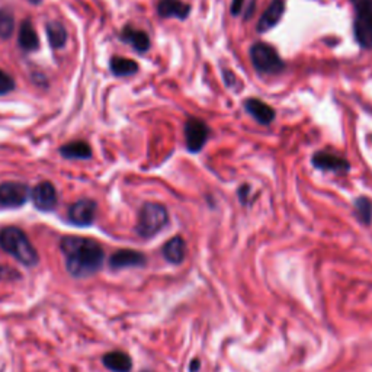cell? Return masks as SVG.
<instances>
[{
  "mask_svg": "<svg viewBox=\"0 0 372 372\" xmlns=\"http://www.w3.org/2000/svg\"><path fill=\"white\" fill-rule=\"evenodd\" d=\"M60 247L66 259V268L75 278L92 277L104 265L105 253L98 242L67 236L61 240Z\"/></svg>",
  "mask_w": 372,
  "mask_h": 372,
  "instance_id": "obj_1",
  "label": "cell"
},
{
  "mask_svg": "<svg viewBox=\"0 0 372 372\" xmlns=\"http://www.w3.org/2000/svg\"><path fill=\"white\" fill-rule=\"evenodd\" d=\"M0 247L15 257L19 264L32 268L38 264L39 256L28 236L18 227H5L0 230Z\"/></svg>",
  "mask_w": 372,
  "mask_h": 372,
  "instance_id": "obj_2",
  "label": "cell"
},
{
  "mask_svg": "<svg viewBox=\"0 0 372 372\" xmlns=\"http://www.w3.org/2000/svg\"><path fill=\"white\" fill-rule=\"evenodd\" d=\"M169 222L168 210L160 204L147 202L143 205L139 214V223H137V233L144 239H150L163 230Z\"/></svg>",
  "mask_w": 372,
  "mask_h": 372,
  "instance_id": "obj_3",
  "label": "cell"
},
{
  "mask_svg": "<svg viewBox=\"0 0 372 372\" xmlns=\"http://www.w3.org/2000/svg\"><path fill=\"white\" fill-rule=\"evenodd\" d=\"M355 10L353 34L362 48H372V0H351Z\"/></svg>",
  "mask_w": 372,
  "mask_h": 372,
  "instance_id": "obj_4",
  "label": "cell"
},
{
  "mask_svg": "<svg viewBox=\"0 0 372 372\" xmlns=\"http://www.w3.org/2000/svg\"><path fill=\"white\" fill-rule=\"evenodd\" d=\"M253 67L262 75H278L285 68L284 60L273 47L265 43H255L251 48Z\"/></svg>",
  "mask_w": 372,
  "mask_h": 372,
  "instance_id": "obj_5",
  "label": "cell"
},
{
  "mask_svg": "<svg viewBox=\"0 0 372 372\" xmlns=\"http://www.w3.org/2000/svg\"><path fill=\"white\" fill-rule=\"evenodd\" d=\"M210 128L199 118H189L185 124V140L186 147L192 153H198L208 140Z\"/></svg>",
  "mask_w": 372,
  "mask_h": 372,
  "instance_id": "obj_6",
  "label": "cell"
},
{
  "mask_svg": "<svg viewBox=\"0 0 372 372\" xmlns=\"http://www.w3.org/2000/svg\"><path fill=\"white\" fill-rule=\"evenodd\" d=\"M30 197V189L21 182H5L0 185V205L6 208L22 206Z\"/></svg>",
  "mask_w": 372,
  "mask_h": 372,
  "instance_id": "obj_7",
  "label": "cell"
},
{
  "mask_svg": "<svg viewBox=\"0 0 372 372\" xmlns=\"http://www.w3.org/2000/svg\"><path fill=\"white\" fill-rule=\"evenodd\" d=\"M96 204L92 199H79L76 201L70 210H68V218L75 226L88 227L95 222Z\"/></svg>",
  "mask_w": 372,
  "mask_h": 372,
  "instance_id": "obj_8",
  "label": "cell"
},
{
  "mask_svg": "<svg viewBox=\"0 0 372 372\" xmlns=\"http://www.w3.org/2000/svg\"><path fill=\"white\" fill-rule=\"evenodd\" d=\"M313 164L320 170L333 173H346L351 169V164L346 159L339 157L329 151H319L313 156Z\"/></svg>",
  "mask_w": 372,
  "mask_h": 372,
  "instance_id": "obj_9",
  "label": "cell"
},
{
  "mask_svg": "<svg viewBox=\"0 0 372 372\" xmlns=\"http://www.w3.org/2000/svg\"><path fill=\"white\" fill-rule=\"evenodd\" d=\"M32 202L39 211H51L57 205V192L51 182L38 184L32 192Z\"/></svg>",
  "mask_w": 372,
  "mask_h": 372,
  "instance_id": "obj_10",
  "label": "cell"
},
{
  "mask_svg": "<svg viewBox=\"0 0 372 372\" xmlns=\"http://www.w3.org/2000/svg\"><path fill=\"white\" fill-rule=\"evenodd\" d=\"M285 10V2L284 0H272L266 10L264 12V15L257 22V32H268L272 30L275 25H278L281 21Z\"/></svg>",
  "mask_w": 372,
  "mask_h": 372,
  "instance_id": "obj_11",
  "label": "cell"
},
{
  "mask_svg": "<svg viewBox=\"0 0 372 372\" xmlns=\"http://www.w3.org/2000/svg\"><path fill=\"white\" fill-rule=\"evenodd\" d=\"M109 264L114 269H124V268H133V266H143L146 264V257L143 253L124 249L118 251L111 256Z\"/></svg>",
  "mask_w": 372,
  "mask_h": 372,
  "instance_id": "obj_12",
  "label": "cell"
},
{
  "mask_svg": "<svg viewBox=\"0 0 372 372\" xmlns=\"http://www.w3.org/2000/svg\"><path fill=\"white\" fill-rule=\"evenodd\" d=\"M244 108H246V111L249 112L259 124H264V126H269V124L275 118L273 109L268 104L262 102V101H259L256 98L246 99Z\"/></svg>",
  "mask_w": 372,
  "mask_h": 372,
  "instance_id": "obj_13",
  "label": "cell"
},
{
  "mask_svg": "<svg viewBox=\"0 0 372 372\" xmlns=\"http://www.w3.org/2000/svg\"><path fill=\"white\" fill-rule=\"evenodd\" d=\"M157 12L161 18L186 19L190 12V6L184 3L182 0H160Z\"/></svg>",
  "mask_w": 372,
  "mask_h": 372,
  "instance_id": "obj_14",
  "label": "cell"
},
{
  "mask_svg": "<svg viewBox=\"0 0 372 372\" xmlns=\"http://www.w3.org/2000/svg\"><path fill=\"white\" fill-rule=\"evenodd\" d=\"M163 256L173 265L182 264L186 256V243L182 237H173L163 246Z\"/></svg>",
  "mask_w": 372,
  "mask_h": 372,
  "instance_id": "obj_15",
  "label": "cell"
},
{
  "mask_svg": "<svg viewBox=\"0 0 372 372\" xmlns=\"http://www.w3.org/2000/svg\"><path fill=\"white\" fill-rule=\"evenodd\" d=\"M104 365L112 372H130L133 368L131 358L121 351L106 353L104 356Z\"/></svg>",
  "mask_w": 372,
  "mask_h": 372,
  "instance_id": "obj_16",
  "label": "cell"
},
{
  "mask_svg": "<svg viewBox=\"0 0 372 372\" xmlns=\"http://www.w3.org/2000/svg\"><path fill=\"white\" fill-rule=\"evenodd\" d=\"M121 38L139 52H146L150 48L148 35L143 31L131 28V26H126V28H124Z\"/></svg>",
  "mask_w": 372,
  "mask_h": 372,
  "instance_id": "obj_17",
  "label": "cell"
},
{
  "mask_svg": "<svg viewBox=\"0 0 372 372\" xmlns=\"http://www.w3.org/2000/svg\"><path fill=\"white\" fill-rule=\"evenodd\" d=\"M19 46L23 51H35L39 47V39L30 21H25L19 30Z\"/></svg>",
  "mask_w": 372,
  "mask_h": 372,
  "instance_id": "obj_18",
  "label": "cell"
},
{
  "mask_svg": "<svg viewBox=\"0 0 372 372\" xmlns=\"http://www.w3.org/2000/svg\"><path fill=\"white\" fill-rule=\"evenodd\" d=\"M61 156L66 159H89L92 156V148L85 141H72L60 148Z\"/></svg>",
  "mask_w": 372,
  "mask_h": 372,
  "instance_id": "obj_19",
  "label": "cell"
},
{
  "mask_svg": "<svg viewBox=\"0 0 372 372\" xmlns=\"http://www.w3.org/2000/svg\"><path fill=\"white\" fill-rule=\"evenodd\" d=\"M111 72L118 76H133L137 72H139V64H137L134 60L130 59H124V57H114L111 60Z\"/></svg>",
  "mask_w": 372,
  "mask_h": 372,
  "instance_id": "obj_20",
  "label": "cell"
},
{
  "mask_svg": "<svg viewBox=\"0 0 372 372\" xmlns=\"http://www.w3.org/2000/svg\"><path fill=\"white\" fill-rule=\"evenodd\" d=\"M47 35L51 47L61 48L66 46L67 32L60 22H48L47 23Z\"/></svg>",
  "mask_w": 372,
  "mask_h": 372,
  "instance_id": "obj_21",
  "label": "cell"
},
{
  "mask_svg": "<svg viewBox=\"0 0 372 372\" xmlns=\"http://www.w3.org/2000/svg\"><path fill=\"white\" fill-rule=\"evenodd\" d=\"M13 28H15V19H13L12 12L8 9H0V38H10Z\"/></svg>",
  "mask_w": 372,
  "mask_h": 372,
  "instance_id": "obj_22",
  "label": "cell"
},
{
  "mask_svg": "<svg viewBox=\"0 0 372 372\" xmlns=\"http://www.w3.org/2000/svg\"><path fill=\"white\" fill-rule=\"evenodd\" d=\"M355 210H356V217L361 219L364 224H369L372 219V202L365 198L361 197L355 201Z\"/></svg>",
  "mask_w": 372,
  "mask_h": 372,
  "instance_id": "obj_23",
  "label": "cell"
},
{
  "mask_svg": "<svg viewBox=\"0 0 372 372\" xmlns=\"http://www.w3.org/2000/svg\"><path fill=\"white\" fill-rule=\"evenodd\" d=\"M13 88H15V81H13V79L0 70V95H6L9 93L10 90H13Z\"/></svg>",
  "mask_w": 372,
  "mask_h": 372,
  "instance_id": "obj_24",
  "label": "cell"
},
{
  "mask_svg": "<svg viewBox=\"0 0 372 372\" xmlns=\"http://www.w3.org/2000/svg\"><path fill=\"white\" fill-rule=\"evenodd\" d=\"M243 2H244V0H233V3H231V13H233V15H239V12L243 8Z\"/></svg>",
  "mask_w": 372,
  "mask_h": 372,
  "instance_id": "obj_25",
  "label": "cell"
},
{
  "mask_svg": "<svg viewBox=\"0 0 372 372\" xmlns=\"http://www.w3.org/2000/svg\"><path fill=\"white\" fill-rule=\"evenodd\" d=\"M249 190H251V188L247 186V185H243V186L239 189V197H240V199H242L243 202H246V197L249 195Z\"/></svg>",
  "mask_w": 372,
  "mask_h": 372,
  "instance_id": "obj_26",
  "label": "cell"
},
{
  "mask_svg": "<svg viewBox=\"0 0 372 372\" xmlns=\"http://www.w3.org/2000/svg\"><path fill=\"white\" fill-rule=\"evenodd\" d=\"M28 2H31V3H34V5H38V3L41 2V0H28Z\"/></svg>",
  "mask_w": 372,
  "mask_h": 372,
  "instance_id": "obj_27",
  "label": "cell"
},
{
  "mask_svg": "<svg viewBox=\"0 0 372 372\" xmlns=\"http://www.w3.org/2000/svg\"><path fill=\"white\" fill-rule=\"evenodd\" d=\"M2 275H3V268L0 266V280H2Z\"/></svg>",
  "mask_w": 372,
  "mask_h": 372,
  "instance_id": "obj_28",
  "label": "cell"
}]
</instances>
